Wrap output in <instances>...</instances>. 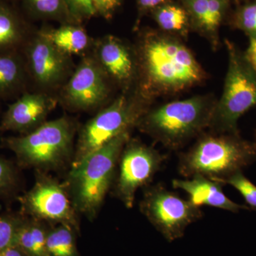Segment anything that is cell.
Instances as JSON below:
<instances>
[{
    "instance_id": "277c9868",
    "label": "cell",
    "mask_w": 256,
    "mask_h": 256,
    "mask_svg": "<svg viewBox=\"0 0 256 256\" xmlns=\"http://www.w3.org/2000/svg\"><path fill=\"white\" fill-rule=\"evenodd\" d=\"M256 162V146L240 133L203 134L178 158V172L184 178L202 175L224 182Z\"/></svg>"
},
{
    "instance_id": "d6a6232c",
    "label": "cell",
    "mask_w": 256,
    "mask_h": 256,
    "mask_svg": "<svg viewBox=\"0 0 256 256\" xmlns=\"http://www.w3.org/2000/svg\"><path fill=\"white\" fill-rule=\"evenodd\" d=\"M0 256H25L20 248L16 245L0 250Z\"/></svg>"
},
{
    "instance_id": "2e32d148",
    "label": "cell",
    "mask_w": 256,
    "mask_h": 256,
    "mask_svg": "<svg viewBox=\"0 0 256 256\" xmlns=\"http://www.w3.org/2000/svg\"><path fill=\"white\" fill-rule=\"evenodd\" d=\"M31 34V26L18 5L0 0V54L18 50Z\"/></svg>"
},
{
    "instance_id": "4316f807",
    "label": "cell",
    "mask_w": 256,
    "mask_h": 256,
    "mask_svg": "<svg viewBox=\"0 0 256 256\" xmlns=\"http://www.w3.org/2000/svg\"><path fill=\"white\" fill-rule=\"evenodd\" d=\"M235 188L242 195L249 208L256 210V186L245 176L242 171L236 173L224 182Z\"/></svg>"
},
{
    "instance_id": "d6986e66",
    "label": "cell",
    "mask_w": 256,
    "mask_h": 256,
    "mask_svg": "<svg viewBox=\"0 0 256 256\" xmlns=\"http://www.w3.org/2000/svg\"><path fill=\"white\" fill-rule=\"evenodd\" d=\"M52 224L26 217L18 230L16 246L25 256H48L46 238Z\"/></svg>"
},
{
    "instance_id": "d4e9b609",
    "label": "cell",
    "mask_w": 256,
    "mask_h": 256,
    "mask_svg": "<svg viewBox=\"0 0 256 256\" xmlns=\"http://www.w3.org/2000/svg\"><path fill=\"white\" fill-rule=\"evenodd\" d=\"M208 15L204 34L216 41L217 32L229 5V0H208Z\"/></svg>"
},
{
    "instance_id": "ffe728a7",
    "label": "cell",
    "mask_w": 256,
    "mask_h": 256,
    "mask_svg": "<svg viewBox=\"0 0 256 256\" xmlns=\"http://www.w3.org/2000/svg\"><path fill=\"white\" fill-rule=\"evenodd\" d=\"M18 4L23 14L32 20L56 21L60 24H76L70 15L66 0H20Z\"/></svg>"
},
{
    "instance_id": "52a82bcc",
    "label": "cell",
    "mask_w": 256,
    "mask_h": 256,
    "mask_svg": "<svg viewBox=\"0 0 256 256\" xmlns=\"http://www.w3.org/2000/svg\"><path fill=\"white\" fill-rule=\"evenodd\" d=\"M228 65L223 94L216 102L210 128L212 132L239 133L238 120L256 107V73L245 54L225 40Z\"/></svg>"
},
{
    "instance_id": "83f0119b",
    "label": "cell",
    "mask_w": 256,
    "mask_h": 256,
    "mask_svg": "<svg viewBox=\"0 0 256 256\" xmlns=\"http://www.w3.org/2000/svg\"><path fill=\"white\" fill-rule=\"evenodd\" d=\"M190 22L204 33L208 15V0H181Z\"/></svg>"
},
{
    "instance_id": "4dcf8cb0",
    "label": "cell",
    "mask_w": 256,
    "mask_h": 256,
    "mask_svg": "<svg viewBox=\"0 0 256 256\" xmlns=\"http://www.w3.org/2000/svg\"><path fill=\"white\" fill-rule=\"evenodd\" d=\"M138 10V21L143 15L152 12L161 5L170 2L169 0H136Z\"/></svg>"
},
{
    "instance_id": "4fadbf2b",
    "label": "cell",
    "mask_w": 256,
    "mask_h": 256,
    "mask_svg": "<svg viewBox=\"0 0 256 256\" xmlns=\"http://www.w3.org/2000/svg\"><path fill=\"white\" fill-rule=\"evenodd\" d=\"M58 102V98L46 92H25L11 104L0 121V132L26 134L46 122Z\"/></svg>"
},
{
    "instance_id": "6da1fadb",
    "label": "cell",
    "mask_w": 256,
    "mask_h": 256,
    "mask_svg": "<svg viewBox=\"0 0 256 256\" xmlns=\"http://www.w3.org/2000/svg\"><path fill=\"white\" fill-rule=\"evenodd\" d=\"M136 55L139 90L149 100L152 96L182 92L205 79L191 50L171 35L146 32Z\"/></svg>"
},
{
    "instance_id": "9a60e30c",
    "label": "cell",
    "mask_w": 256,
    "mask_h": 256,
    "mask_svg": "<svg viewBox=\"0 0 256 256\" xmlns=\"http://www.w3.org/2000/svg\"><path fill=\"white\" fill-rule=\"evenodd\" d=\"M172 184L173 188L184 192L188 196V200L200 208L202 206L214 207L233 213L250 210L248 206L238 204L226 196L223 192L224 184L202 175L174 178L172 181Z\"/></svg>"
},
{
    "instance_id": "5bb4252c",
    "label": "cell",
    "mask_w": 256,
    "mask_h": 256,
    "mask_svg": "<svg viewBox=\"0 0 256 256\" xmlns=\"http://www.w3.org/2000/svg\"><path fill=\"white\" fill-rule=\"evenodd\" d=\"M94 55L109 78L129 88L138 74L137 58L124 42L111 35L104 36L96 42Z\"/></svg>"
},
{
    "instance_id": "8fae6325",
    "label": "cell",
    "mask_w": 256,
    "mask_h": 256,
    "mask_svg": "<svg viewBox=\"0 0 256 256\" xmlns=\"http://www.w3.org/2000/svg\"><path fill=\"white\" fill-rule=\"evenodd\" d=\"M110 94L109 77L94 55H85L62 87L58 98L70 111H90L100 107Z\"/></svg>"
},
{
    "instance_id": "cb8c5ba5",
    "label": "cell",
    "mask_w": 256,
    "mask_h": 256,
    "mask_svg": "<svg viewBox=\"0 0 256 256\" xmlns=\"http://www.w3.org/2000/svg\"><path fill=\"white\" fill-rule=\"evenodd\" d=\"M26 217L20 210L0 215V250L16 245L18 230Z\"/></svg>"
},
{
    "instance_id": "7a4b0ae2",
    "label": "cell",
    "mask_w": 256,
    "mask_h": 256,
    "mask_svg": "<svg viewBox=\"0 0 256 256\" xmlns=\"http://www.w3.org/2000/svg\"><path fill=\"white\" fill-rule=\"evenodd\" d=\"M76 121L68 116L46 121L26 134L2 138L1 146L15 154L21 170L50 173L69 170L75 154Z\"/></svg>"
},
{
    "instance_id": "7c38bea8",
    "label": "cell",
    "mask_w": 256,
    "mask_h": 256,
    "mask_svg": "<svg viewBox=\"0 0 256 256\" xmlns=\"http://www.w3.org/2000/svg\"><path fill=\"white\" fill-rule=\"evenodd\" d=\"M24 46L28 73L42 88L62 86L73 74L70 56L57 48L40 31L28 37Z\"/></svg>"
},
{
    "instance_id": "836d02e7",
    "label": "cell",
    "mask_w": 256,
    "mask_h": 256,
    "mask_svg": "<svg viewBox=\"0 0 256 256\" xmlns=\"http://www.w3.org/2000/svg\"><path fill=\"white\" fill-rule=\"evenodd\" d=\"M6 1L10 2L12 4L16 5H18V3H20V0H6Z\"/></svg>"
},
{
    "instance_id": "30bf717a",
    "label": "cell",
    "mask_w": 256,
    "mask_h": 256,
    "mask_svg": "<svg viewBox=\"0 0 256 256\" xmlns=\"http://www.w3.org/2000/svg\"><path fill=\"white\" fill-rule=\"evenodd\" d=\"M164 160L152 146L130 138L120 156L110 193L126 208H132L138 190L150 185Z\"/></svg>"
},
{
    "instance_id": "1f68e13d",
    "label": "cell",
    "mask_w": 256,
    "mask_h": 256,
    "mask_svg": "<svg viewBox=\"0 0 256 256\" xmlns=\"http://www.w3.org/2000/svg\"><path fill=\"white\" fill-rule=\"evenodd\" d=\"M248 47L245 52V56L256 73V36L250 37Z\"/></svg>"
},
{
    "instance_id": "3957f363",
    "label": "cell",
    "mask_w": 256,
    "mask_h": 256,
    "mask_svg": "<svg viewBox=\"0 0 256 256\" xmlns=\"http://www.w3.org/2000/svg\"><path fill=\"white\" fill-rule=\"evenodd\" d=\"M131 131L121 133L70 168L63 181L74 208L89 222L97 218L112 190L120 156Z\"/></svg>"
},
{
    "instance_id": "ba28073f",
    "label": "cell",
    "mask_w": 256,
    "mask_h": 256,
    "mask_svg": "<svg viewBox=\"0 0 256 256\" xmlns=\"http://www.w3.org/2000/svg\"><path fill=\"white\" fill-rule=\"evenodd\" d=\"M139 207L141 213L169 242L182 238L188 226L203 216L201 208L161 184L144 188Z\"/></svg>"
},
{
    "instance_id": "8992f818",
    "label": "cell",
    "mask_w": 256,
    "mask_h": 256,
    "mask_svg": "<svg viewBox=\"0 0 256 256\" xmlns=\"http://www.w3.org/2000/svg\"><path fill=\"white\" fill-rule=\"evenodd\" d=\"M149 99L140 92H124L78 130L75 154L70 168L121 133L132 130L138 120L149 110Z\"/></svg>"
},
{
    "instance_id": "e575fe53",
    "label": "cell",
    "mask_w": 256,
    "mask_h": 256,
    "mask_svg": "<svg viewBox=\"0 0 256 256\" xmlns=\"http://www.w3.org/2000/svg\"></svg>"
},
{
    "instance_id": "e0dca14e",
    "label": "cell",
    "mask_w": 256,
    "mask_h": 256,
    "mask_svg": "<svg viewBox=\"0 0 256 256\" xmlns=\"http://www.w3.org/2000/svg\"><path fill=\"white\" fill-rule=\"evenodd\" d=\"M40 33L66 54L82 55L90 48L92 41L82 24H63L60 28H43Z\"/></svg>"
},
{
    "instance_id": "484cf974",
    "label": "cell",
    "mask_w": 256,
    "mask_h": 256,
    "mask_svg": "<svg viewBox=\"0 0 256 256\" xmlns=\"http://www.w3.org/2000/svg\"><path fill=\"white\" fill-rule=\"evenodd\" d=\"M233 24L249 38L256 36V0L239 8L234 15Z\"/></svg>"
},
{
    "instance_id": "9c48e42d",
    "label": "cell",
    "mask_w": 256,
    "mask_h": 256,
    "mask_svg": "<svg viewBox=\"0 0 256 256\" xmlns=\"http://www.w3.org/2000/svg\"><path fill=\"white\" fill-rule=\"evenodd\" d=\"M20 212L25 216L53 225L62 224L80 233V216L63 182L50 173L35 171V182L18 197Z\"/></svg>"
},
{
    "instance_id": "7402d4cb",
    "label": "cell",
    "mask_w": 256,
    "mask_h": 256,
    "mask_svg": "<svg viewBox=\"0 0 256 256\" xmlns=\"http://www.w3.org/2000/svg\"><path fill=\"white\" fill-rule=\"evenodd\" d=\"M22 188L21 169L15 162L0 156V200L6 204L18 200Z\"/></svg>"
},
{
    "instance_id": "ac0fdd59",
    "label": "cell",
    "mask_w": 256,
    "mask_h": 256,
    "mask_svg": "<svg viewBox=\"0 0 256 256\" xmlns=\"http://www.w3.org/2000/svg\"><path fill=\"white\" fill-rule=\"evenodd\" d=\"M26 74L24 58L18 50L0 54V98H9L22 90Z\"/></svg>"
},
{
    "instance_id": "f546056e",
    "label": "cell",
    "mask_w": 256,
    "mask_h": 256,
    "mask_svg": "<svg viewBox=\"0 0 256 256\" xmlns=\"http://www.w3.org/2000/svg\"><path fill=\"white\" fill-rule=\"evenodd\" d=\"M122 2L124 0H92L96 16H99L106 20H111Z\"/></svg>"
},
{
    "instance_id": "44dd1931",
    "label": "cell",
    "mask_w": 256,
    "mask_h": 256,
    "mask_svg": "<svg viewBox=\"0 0 256 256\" xmlns=\"http://www.w3.org/2000/svg\"><path fill=\"white\" fill-rule=\"evenodd\" d=\"M75 230L62 224L50 226L47 234L46 250L48 256H80L77 247Z\"/></svg>"
},
{
    "instance_id": "5b68a950",
    "label": "cell",
    "mask_w": 256,
    "mask_h": 256,
    "mask_svg": "<svg viewBox=\"0 0 256 256\" xmlns=\"http://www.w3.org/2000/svg\"><path fill=\"white\" fill-rule=\"evenodd\" d=\"M216 101L198 96L149 109L138 120L140 132L170 150H178L210 127Z\"/></svg>"
},
{
    "instance_id": "f1b7e54d",
    "label": "cell",
    "mask_w": 256,
    "mask_h": 256,
    "mask_svg": "<svg viewBox=\"0 0 256 256\" xmlns=\"http://www.w3.org/2000/svg\"><path fill=\"white\" fill-rule=\"evenodd\" d=\"M66 2L75 23L82 24L84 22L96 16L92 0H66Z\"/></svg>"
},
{
    "instance_id": "603a6c76",
    "label": "cell",
    "mask_w": 256,
    "mask_h": 256,
    "mask_svg": "<svg viewBox=\"0 0 256 256\" xmlns=\"http://www.w3.org/2000/svg\"><path fill=\"white\" fill-rule=\"evenodd\" d=\"M158 26L166 32H182L188 28L190 20L184 6L168 2L152 12Z\"/></svg>"
}]
</instances>
